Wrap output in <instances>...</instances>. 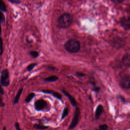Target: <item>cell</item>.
Wrapping results in <instances>:
<instances>
[{
  "label": "cell",
  "instance_id": "cell-12",
  "mask_svg": "<svg viewBox=\"0 0 130 130\" xmlns=\"http://www.w3.org/2000/svg\"><path fill=\"white\" fill-rule=\"evenodd\" d=\"M22 90H23V88H21L19 89V90H18V92L17 93L16 95L15 96V98H14V100L13 101V104L14 105L18 103V101L19 100L20 96V95H21V94L22 93Z\"/></svg>",
  "mask_w": 130,
  "mask_h": 130
},
{
  "label": "cell",
  "instance_id": "cell-15",
  "mask_svg": "<svg viewBox=\"0 0 130 130\" xmlns=\"http://www.w3.org/2000/svg\"><path fill=\"white\" fill-rule=\"evenodd\" d=\"M35 94L33 92H31V93H30L29 94H28V95L26 96L25 100V102L26 103H29L32 100V99L34 98V97L35 96Z\"/></svg>",
  "mask_w": 130,
  "mask_h": 130
},
{
  "label": "cell",
  "instance_id": "cell-2",
  "mask_svg": "<svg viewBox=\"0 0 130 130\" xmlns=\"http://www.w3.org/2000/svg\"><path fill=\"white\" fill-rule=\"evenodd\" d=\"M81 48L80 42L74 39L69 40L64 44V48L70 53L78 52Z\"/></svg>",
  "mask_w": 130,
  "mask_h": 130
},
{
  "label": "cell",
  "instance_id": "cell-26",
  "mask_svg": "<svg viewBox=\"0 0 130 130\" xmlns=\"http://www.w3.org/2000/svg\"><path fill=\"white\" fill-rule=\"evenodd\" d=\"M9 1L13 3H19V2L17 1L16 0H9Z\"/></svg>",
  "mask_w": 130,
  "mask_h": 130
},
{
  "label": "cell",
  "instance_id": "cell-3",
  "mask_svg": "<svg viewBox=\"0 0 130 130\" xmlns=\"http://www.w3.org/2000/svg\"><path fill=\"white\" fill-rule=\"evenodd\" d=\"M80 117V108L77 107L75 109V111L74 114L73 118L70 125L69 126L68 129L71 130L75 128L78 123Z\"/></svg>",
  "mask_w": 130,
  "mask_h": 130
},
{
  "label": "cell",
  "instance_id": "cell-24",
  "mask_svg": "<svg viewBox=\"0 0 130 130\" xmlns=\"http://www.w3.org/2000/svg\"><path fill=\"white\" fill-rule=\"evenodd\" d=\"M111 1L114 3H121L123 0H111Z\"/></svg>",
  "mask_w": 130,
  "mask_h": 130
},
{
  "label": "cell",
  "instance_id": "cell-31",
  "mask_svg": "<svg viewBox=\"0 0 130 130\" xmlns=\"http://www.w3.org/2000/svg\"><path fill=\"white\" fill-rule=\"evenodd\" d=\"M96 130H100V129H96Z\"/></svg>",
  "mask_w": 130,
  "mask_h": 130
},
{
  "label": "cell",
  "instance_id": "cell-1",
  "mask_svg": "<svg viewBox=\"0 0 130 130\" xmlns=\"http://www.w3.org/2000/svg\"><path fill=\"white\" fill-rule=\"evenodd\" d=\"M73 21L72 16L68 13H64L58 19L57 25L61 28H67L72 24Z\"/></svg>",
  "mask_w": 130,
  "mask_h": 130
},
{
  "label": "cell",
  "instance_id": "cell-23",
  "mask_svg": "<svg viewBox=\"0 0 130 130\" xmlns=\"http://www.w3.org/2000/svg\"><path fill=\"white\" fill-rule=\"evenodd\" d=\"M5 20V17L3 15V13H1V22H4Z\"/></svg>",
  "mask_w": 130,
  "mask_h": 130
},
{
  "label": "cell",
  "instance_id": "cell-27",
  "mask_svg": "<svg viewBox=\"0 0 130 130\" xmlns=\"http://www.w3.org/2000/svg\"><path fill=\"white\" fill-rule=\"evenodd\" d=\"M1 54H2L3 53V41H2V39H1Z\"/></svg>",
  "mask_w": 130,
  "mask_h": 130
},
{
  "label": "cell",
  "instance_id": "cell-14",
  "mask_svg": "<svg viewBox=\"0 0 130 130\" xmlns=\"http://www.w3.org/2000/svg\"><path fill=\"white\" fill-rule=\"evenodd\" d=\"M58 79V77L53 75V76H49V77L45 78L44 79V80L45 81H47V82H54V81L57 80Z\"/></svg>",
  "mask_w": 130,
  "mask_h": 130
},
{
  "label": "cell",
  "instance_id": "cell-13",
  "mask_svg": "<svg viewBox=\"0 0 130 130\" xmlns=\"http://www.w3.org/2000/svg\"><path fill=\"white\" fill-rule=\"evenodd\" d=\"M33 127L37 129H40V130H42V129H45L47 128H49L48 126L42 125L41 124H35L33 125Z\"/></svg>",
  "mask_w": 130,
  "mask_h": 130
},
{
  "label": "cell",
  "instance_id": "cell-28",
  "mask_svg": "<svg viewBox=\"0 0 130 130\" xmlns=\"http://www.w3.org/2000/svg\"><path fill=\"white\" fill-rule=\"evenodd\" d=\"M0 93H1V95H3V94L4 93V91L2 87H1V92H0Z\"/></svg>",
  "mask_w": 130,
  "mask_h": 130
},
{
  "label": "cell",
  "instance_id": "cell-6",
  "mask_svg": "<svg viewBox=\"0 0 130 130\" xmlns=\"http://www.w3.org/2000/svg\"><path fill=\"white\" fill-rule=\"evenodd\" d=\"M47 103L46 101L43 99H40L36 101L35 103V108L37 111H41L44 109L47 106Z\"/></svg>",
  "mask_w": 130,
  "mask_h": 130
},
{
  "label": "cell",
  "instance_id": "cell-21",
  "mask_svg": "<svg viewBox=\"0 0 130 130\" xmlns=\"http://www.w3.org/2000/svg\"><path fill=\"white\" fill-rule=\"evenodd\" d=\"M16 130H21L20 126H19V124L18 122H15V124H14Z\"/></svg>",
  "mask_w": 130,
  "mask_h": 130
},
{
  "label": "cell",
  "instance_id": "cell-7",
  "mask_svg": "<svg viewBox=\"0 0 130 130\" xmlns=\"http://www.w3.org/2000/svg\"><path fill=\"white\" fill-rule=\"evenodd\" d=\"M120 24L121 26L125 29H130V18L128 17H124L120 20Z\"/></svg>",
  "mask_w": 130,
  "mask_h": 130
},
{
  "label": "cell",
  "instance_id": "cell-4",
  "mask_svg": "<svg viewBox=\"0 0 130 130\" xmlns=\"http://www.w3.org/2000/svg\"><path fill=\"white\" fill-rule=\"evenodd\" d=\"M1 83L3 86H8L10 84L9 73L7 69L3 70L1 72Z\"/></svg>",
  "mask_w": 130,
  "mask_h": 130
},
{
  "label": "cell",
  "instance_id": "cell-25",
  "mask_svg": "<svg viewBox=\"0 0 130 130\" xmlns=\"http://www.w3.org/2000/svg\"><path fill=\"white\" fill-rule=\"evenodd\" d=\"M76 75L77 76H79V77H83L85 76L84 74H82V73H76Z\"/></svg>",
  "mask_w": 130,
  "mask_h": 130
},
{
  "label": "cell",
  "instance_id": "cell-17",
  "mask_svg": "<svg viewBox=\"0 0 130 130\" xmlns=\"http://www.w3.org/2000/svg\"><path fill=\"white\" fill-rule=\"evenodd\" d=\"M0 9L1 11L6 12V6L4 3V2L2 0H1V3H0Z\"/></svg>",
  "mask_w": 130,
  "mask_h": 130
},
{
  "label": "cell",
  "instance_id": "cell-9",
  "mask_svg": "<svg viewBox=\"0 0 130 130\" xmlns=\"http://www.w3.org/2000/svg\"><path fill=\"white\" fill-rule=\"evenodd\" d=\"M42 92H43L44 93H45L52 94L54 97H55L57 99L62 101V95L60 93H59L58 92H55L54 91L50 90H42Z\"/></svg>",
  "mask_w": 130,
  "mask_h": 130
},
{
  "label": "cell",
  "instance_id": "cell-11",
  "mask_svg": "<svg viewBox=\"0 0 130 130\" xmlns=\"http://www.w3.org/2000/svg\"><path fill=\"white\" fill-rule=\"evenodd\" d=\"M122 63L126 67H130V54L125 55L122 59Z\"/></svg>",
  "mask_w": 130,
  "mask_h": 130
},
{
  "label": "cell",
  "instance_id": "cell-10",
  "mask_svg": "<svg viewBox=\"0 0 130 130\" xmlns=\"http://www.w3.org/2000/svg\"><path fill=\"white\" fill-rule=\"evenodd\" d=\"M104 111V108H103V106L100 104L96 108V110H95V118L96 119H99L100 116L101 115L102 113Z\"/></svg>",
  "mask_w": 130,
  "mask_h": 130
},
{
  "label": "cell",
  "instance_id": "cell-8",
  "mask_svg": "<svg viewBox=\"0 0 130 130\" xmlns=\"http://www.w3.org/2000/svg\"><path fill=\"white\" fill-rule=\"evenodd\" d=\"M61 91L65 95H66L68 98L71 104L73 106L75 107L77 106V102L74 96H73L72 95H71L69 93H68L64 90H61Z\"/></svg>",
  "mask_w": 130,
  "mask_h": 130
},
{
  "label": "cell",
  "instance_id": "cell-18",
  "mask_svg": "<svg viewBox=\"0 0 130 130\" xmlns=\"http://www.w3.org/2000/svg\"><path fill=\"white\" fill-rule=\"evenodd\" d=\"M36 65H37V64L35 63H31L29 64L27 66V70L28 71H30L31 70H32L34 68V67H35Z\"/></svg>",
  "mask_w": 130,
  "mask_h": 130
},
{
  "label": "cell",
  "instance_id": "cell-30",
  "mask_svg": "<svg viewBox=\"0 0 130 130\" xmlns=\"http://www.w3.org/2000/svg\"><path fill=\"white\" fill-rule=\"evenodd\" d=\"M3 130H7V129H6V126H4V127H3Z\"/></svg>",
  "mask_w": 130,
  "mask_h": 130
},
{
  "label": "cell",
  "instance_id": "cell-16",
  "mask_svg": "<svg viewBox=\"0 0 130 130\" xmlns=\"http://www.w3.org/2000/svg\"><path fill=\"white\" fill-rule=\"evenodd\" d=\"M69 114V109L68 108H64L61 115V119H63L65 117H66Z\"/></svg>",
  "mask_w": 130,
  "mask_h": 130
},
{
  "label": "cell",
  "instance_id": "cell-20",
  "mask_svg": "<svg viewBox=\"0 0 130 130\" xmlns=\"http://www.w3.org/2000/svg\"><path fill=\"white\" fill-rule=\"evenodd\" d=\"M108 128V126L106 124H102L99 126V129L100 130H107Z\"/></svg>",
  "mask_w": 130,
  "mask_h": 130
},
{
  "label": "cell",
  "instance_id": "cell-5",
  "mask_svg": "<svg viewBox=\"0 0 130 130\" xmlns=\"http://www.w3.org/2000/svg\"><path fill=\"white\" fill-rule=\"evenodd\" d=\"M119 84L122 88L127 90L130 89V77L124 75L120 78Z\"/></svg>",
  "mask_w": 130,
  "mask_h": 130
},
{
  "label": "cell",
  "instance_id": "cell-22",
  "mask_svg": "<svg viewBox=\"0 0 130 130\" xmlns=\"http://www.w3.org/2000/svg\"><path fill=\"white\" fill-rule=\"evenodd\" d=\"M92 90L96 92H98L100 90V88L99 87H95L92 89Z\"/></svg>",
  "mask_w": 130,
  "mask_h": 130
},
{
  "label": "cell",
  "instance_id": "cell-19",
  "mask_svg": "<svg viewBox=\"0 0 130 130\" xmlns=\"http://www.w3.org/2000/svg\"><path fill=\"white\" fill-rule=\"evenodd\" d=\"M30 55L34 58H36L39 56V53L36 51H31L30 52Z\"/></svg>",
  "mask_w": 130,
  "mask_h": 130
},
{
  "label": "cell",
  "instance_id": "cell-29",
  "mask_svg": "<svg viewBox=\"0 0 130 130\" xmlns=\"http://www.w3.org/2000/svg\"><path fill=\"white\" fill-rule=\"evenodd\" d=\"M120 99L121 100V101H122L123 102H125V99H124V98L123 97L120 96Z\"/></svg>",
  "mask_w": 130,
  "mask_h": 130
}]
</instances>
